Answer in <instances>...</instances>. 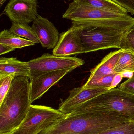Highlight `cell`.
Returning a JSON list of instances; mask_svg holds the SVG:
<instances>
[{
	"label": "cell",
	"instance_id": "1",
	"mask_svg": "<svg viewBox=\"0 0 134 134\" xmlns=\"http://www.w3.org/2000/svg\"><path fill=\"white\" fill-rule=\"evenodd\" d=\"M128 121L127 118L114 113H71L39 134H99Z\"/></svg>",
	"mask_w": 134,
	"mask_h": 134
},
{
	"label": "cell",
	"instance_id": "2",
	"mask_svg": "<svg viewBox=\"0 0 134 134\" xmlns=\"http://www.w3.org/2000/svg\"><path fill=\"white\" fill-rule=\"evenodd\" d=\"M29 77H16L0 104V134H11L21 125L31 106Z\"/></svg>",
	"mask_w": 134,
	"mask_h": 134
},
{
	"label": "cell",
	"instance_id": "3",
	"mask_svg": "<svg viewBox=\"0 0 134 134\" xmlns=\"http://www.w3.org/2000/svg\"><path fill=\"white\" fill-rule=\"evenodd\" d=\"M63 18L85 28L101 27L128 31L134 26V18L128 14L104 11L82 5L74 0L69 4Z\"/></svg>",
	"mask_w": 134,
	"mask_h": 134
},
{
	"label": "cell",
	"instance_id": "4",
	"mask_svg": "<svg viewBox=\"0 0 134 134\" xmlns=\"http://www.w3.org/2000/svg\"><path fill=\"white\" fill-rule=\"evenodd\" d=\"M85 112L114 113L134 121V95L115 88L88 100L71 113Z\"/></svg>",
	"mask_w": 134,
	"mask_h": 134
},
{
	"label": "cell",
	"instance_id": "5",
	"mask_svg": "<svg viewBox=\"0 0 134 134\" xmlns=\"http://www.w3.org/2000/svg\"><path fill=\"white\" fill-rule=\"evenodd\" d=\"M66 116L49 107L31 105L24 120L11 134H39Z\"/></svg>",
	"mask_w": 134,
	"mask_h": 134
},
{
	"label": "cell",
	"instance_id": "6",
	"mask_svg": "<svg viewBox=\"0 0 134 134\" xmlns=\"http://www.w3.org/2000/svg\"><path fill=\"white\" fill-rule=\"evenodd\" d=\"M125 32L101 27L85 28L81 34L83 53L111 48H120Z\"/></svg>",
	"mask_w": 134,
	"mask_h": 134
},
{
	"label": "cell",
	"instance_id": "7",
	"mask_svg": "<svg viewBox=\"0 0 134 134\" xmlns=\"http://www.w3.org/2000/svg\"><path fill=\"white\" fill-rule=\"evenodd\" d=\"M28 63L31 77L58 70H73L83 65L85 62L77 57H61L44 53L40 57L29 61Z\"/></svg>",
	"mask_w": 134,
	"mask_h": 134
},
{
	"label": "cell",
	"instance_id": "8",
	"mask_svg": "<svg viewBox=\"0 0 134 134\" xmlns=\"http://www.w3.org/2000/svg\"><path fill=\"white\" fill-rule=\"evenodd\" d=\"M85 29L83 26L72 24L68 30L60 34L52 54L61 57H70L83 54L81 34Z\"/></svg>",
	"mask_w": 134,
	"mask_h": 134
},
{
	"label": "cell",
	"instance_id": "9",
	"mask_svg": "<svg viewBox=\"0 0 134 134\" xmlns=\"http://www.w3.org/2000/svg\"><path fill=\"white\" fill-rule=\"evenodd\" d=\"M37 7L36 0H11L4 12L12 23L29 25L39 15Z\"/></svg>",
	"mask_w": 134,
	"mask_h": 134
},
{
	"label": "cell",
	"instance_id": "10",
	"mask_svg": "<svg viewBox=\"0 0 134 134\" xmlns=\"http://www.w3.org/2000/svg\"><path fill=\"white\" fill-rule=\"evenodd\" d=\"M72 70H58L31 76L30 78L31 103L41 98L53 85Z\"/></svg>",
	"mask_w": 134,
	"mask_h": 134
},
{
	"label": "cell",
	"instance_id": "11",
	"mask_svg": "<svg viewBox=\"0 0 134 134\" xmlns=\"http://www.w3.org/2000/svg\"><path fill=\"white\" fill-rule=\"evenodd\" d=\"M107 88H86L82 86L73 88L69 95L59 105L58 110L63 113L69 114L88 100L108 91Z\"/></svg>",
	"mask_w": 134,
	"mask_h": 134
},
{
	"label": "cell",
	"instance_id": "12",
	"mask_svg": "<svg viewBox=\"0 0 134 134\" xmlns=\"http://www.w3.org/2000/svg\"><path fill=\"white\" fill-rule=\"evenodd\" d=\"M32 27L43 47L48 49L55 48L58 42L59 34L53 23L39 15L33 22Z\"/></svg>",
	"mask_w": 134,
	"mask_h": 134
},
{
	"label": "cell",
	"instance_id": "13",
	"mask_svg": "<svg viewBox=\"0 0 134 134\" xmlns=\"http://www.w3.org/2000/svg\"><path fill=\"white\" fill-rule=\"evenodd\" d=\"M0 75H12L14 77H31L30 67L28 62L19 61L16 58H0Z\"/></svg>",
	"mask_w": 134,
	"mask_h": 134
},
{
	"label": "cell",
	"instance_id": "14",
	"mask_svg": "<svg viewBox=\"0 0 134 134\" xmlns=\"http://www.w3.org/2000/svg\"><path fill=\"white\" fill-rule=\"evenodd\" d=\"M122 51V49H119L109 53L97 65L90 70L89 78L104 76L116 74L114 71V67Z\"/></svg>",
	"mask_w": 134,
	"mask_h": 134
},
{
	"label": "cell",
	"instance_id": "15",
	"mask_svg": "<svg viewBox=\"0 0 134 134\" xmlns=\"http://www.w3.org/2000/svg\"><path fill=\"white\" fill-rule=\"evenodd\" d=\"M82 5L104 11L118 14H127L126 9L113 0H77Z\"/></svg>",
	"mask_w": 134,
	"mask_h": 134
},
{
	"label": "cell",
	"instance_id": "16",
	"mask_svg": "<svg viewBox=\"0 0 134 134\" xmlns=\"http://www.w3.org/2000/svg\"><path fill=\"white\" fill-rule=\"evenodd\" d=\"M0 43L15 48H22L35 45V43L25 38L12 33L4 29L0 32Z\"/></svg>",
	"mask_w": 134,
	"mask_h": 134
},
{
	"label": "cell",
	"instance_id": "17",
	"mask_svg": "<svg viewBox=\"0 0 134 134\" xmlns=\"http://www.w3.org/2000/svg\"><path fill=\"white\" fill-rule=\"evenodd\" d=\"M116 74L125 71L134 72V54L128 51L123 50L114 67Z\"/></svg>",
	"mask_w": 134,
	"mask_h": 134
},
{
	"label": "cell",
	"instance_id": "18",
	"mask_svg": "<svg viewBox=\"0 0 134 134\" xmlns=\"http://www.w3.org/2000/svg\"><path fill=\"white\" fill-rule=\"evenodd\" d=\"M9 31L12 33L23 37L35 43H40L32 28L28 24L12 23Z\"/></svg>",
	"mask_w": 134,
	"mask_h": 134
},
{
	"label": "cell",
	"instance_id": "19",
	"mask_svg": "<svg viewBox=\"0 0 134 134\" xmlns=\"http://www.w3.org/2000/svg\"><path fill=\"white\" fill-rule=\"evenodd\" d=\"M117 74L98 77L88 78L83 87L86 88H107L111 85L114 77Z\"/></svg>",
	"mask_w": 134,
	"mask_h": 134
},
{
	"label": "cell",
	"instance_id": "20",
	"mask_svg": "<svg viewBox=\"0 0 134 134\" xmlns=\"http://www.w3.org/2000/svg\"><path fill=\"white\" fill-rule=\"evenodd\" d=\"M99 134H134V120L110 129Z\"/></svg>",
	"mask_w": 134,
	"mask_h": 134
},
{
	"label": "cell",
	"instance_id": "21",
	"mask_svg": "<svg viewBox=\"0 0 134 134\" xmlns=\"http://www.w3.org/2000/svg\"><path fill=\"white\" fill-rule=\"evenodd\" d=\"M14 78L12 75H0V104L7 94Z\"/></svg>",
	"mask_w": 134,
	"mask_h": 134
},
{
	"label": "cell",
	"instance_id": "22",
	"mask_svg": "<svg viewBox=\"0 0 134 134\" xmlns=\"http://www.w3.org/2000/svg\"><path fill=\"white\" fill-rule=\"evenodd\" d=\"M120 49L128 51L134 54V29L133 28L125 33Z\"/></svg>",
	"mask_w": 134,
	"mask_h": 134
},
{
	"label": "cell",
	"instance_id": "23",
	"mask_svg": "<svg viewBox=\"0 0 134 134\" xmlns=\"http://www.w3.org/2000/svg\"><path fill=\"white\" fill-rule=\"evenodd\" d=\"M118 88L127 93L134 95V76L120 85Z\"/></svg>",
	"mask_w": 134,
	"mask_h": 134
},
{
	"label": "cell",
	"instance_id": "24",
	"mask_svg": "<svg viewBox=\"0 0 134 134\" xmlns=\"http://www.w3.org/2000/svg\"><path fill=\"white\" fill-rule=\"evenodd\" d=\"M121 7L124 8L128 12L134 15V0H113Z\"/></svg>",
	"mask_w": 134,
	"mask_h": 134
},
{
	"label": "cell",
	"instance_id": "25",
	"mask_svg": "<svg viewBox=\"0 0 134 134\" xmlns=\"http://www.w3.org/2000/svg\"><path fill=\"white\" fill-rule=\"evenodd\" d=\"M123 77L121 74H117L113 79L111 85L109 88L108 90H111L115 88L118 85L121 81Z\"/></svg>",
	"mask_w": 134,
	"mask_h": 134
},
{
	"label": "cell",
	"instance_id": "26",
	"mask_svg": "<svg viewBox=\"0 0 134 134\" xmlns=\"http://www.w3.org/2000/svg\"><path fill=\"white\" fill-rule=\"evenodd\" d=\"M15 50V48L12 47L8 45L0 43V55L5 54L8 52L13 51Z\"/></svg>",
	"mask_w": 134,
	"mask_h": 134
},
{
	"label": "cell",
	"instance_id": "27",
	"mask_svg": "<svg viewBox=\"0 0 134 134\" xmlns=\"http://www.w3.org/2000/svg\"><path fill=\"white\" fill-rule=\"evenodd\" d=\"M123 78H127L131 79L134 76V72L131 71H125L121 74Z\"/></svg>",
	"mask_w": 134,
	"mask_h": 134
},
{
	"label": "cell",
	"instance_id": "28",
	"mask_svg": "<svg viewBox=\"0 0 134 134\" xmlns=\"http://www.w3.org/2000/svg\"><path fill=\"white\" fill-rule=\"evenodd\" d=\"M6 1V0H1L0 1V4L1 6H2V4H4V3Z\"/></svg>",
	"mask_w": 134,
	"mask_h": 134
},
{
	"label": "cell",
	"instance_id": "29",
	"mask_svg": "<svg viewBox=\"0 0 134 134\" xmlns=\"http://www.w3.org/2000/svg\"><path fill=\"white\" fill-rule=\"evenodd\" d=\"M132 28H133V29H134V26H133V27H132Z\"/></svg>",
	"mask_w": 134,
	"mask_h": 134
}]
</instances>
